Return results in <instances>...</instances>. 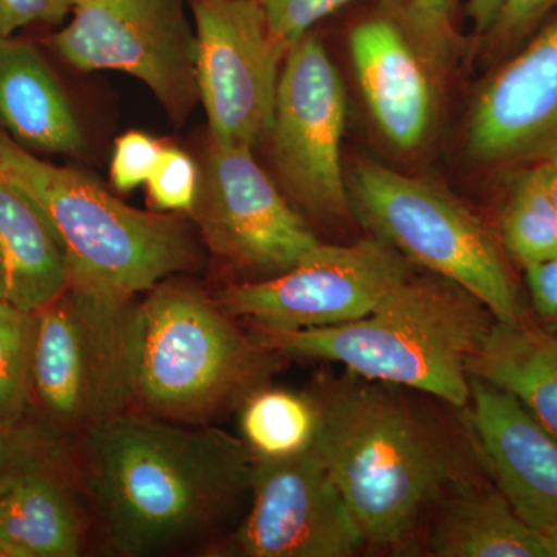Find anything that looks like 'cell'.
<instances>
[{
  "label": "cell",
  "instance_id": "e0dca14e",
  "mask_svg": "<svg viewBox=\"0 0 557 557\" xmlns=\"http://www.w3.org/2000/svg\"><path fill=\"white\" fill-rule=\"evenodd\" d=\"M0 131L21 148L79 156L86 138L60 81L40 51L0 38Z\"/></svg>",
  "mask_w": 557,
  "mask_h": 557
},
{
  "label": "cell",
  "instance_id": "44dd1931",
  "mask_svg": "<svg viewBox=\"0 0 557 557\" xmlns=\"http://www.w3.org/2000/svg\"><path fill=\"white\" fill-rule=\"evenodd\" d=\"M440 557H544L541 531L516 515L498 491H471L450 500L431 537Z\"/></svg>",
  "mask_w": 557,
  "mask_h": 557
},
{
  "label": "cell",
  "instance_id": "6da1fadb",
  "mask_svg": "<svg viewBox=\"0 0 557 557\" xmlns=\"http://www.w3.org/2000/svg\"><path fill=\"white\" fill-rule=\"evenodd\" d=\"M70 450L98 536L116 556H208L251 498L256 458L215 424L126 410Z\"/></svg>",
  "mask_w": 557,
  "mask_h": 557
},
{
  "label": "cell",
  "instance_id": "9a60e30c",
  "mask_svg": "<svg viewBox=\"0 0 557 557\" xmlns=\"http://www.w3.org/2000/svg\"><path fill=\"white\" fill-rule=\"evenodd\" d=\"M348 49L366 106L383 137L397 149L421 148L438 115L437 65L408 28L388 17L355 25Z\"/></svg>",
  "mask_w": 557,
  "mask_h": 557
},
{
  "label": "cell",
  "instance_id": "4dcf8cb0",
  "mask_svg": "<svg viewBox=\"0 0 557 557\" xmlns=\"http://www.w3.org/2000/svg\"><path fill=\"white\" fill-rule=\"evenodd\" d=\"M81 0H0V38L35 24H61Z\"/></svg>",
  "mask_w": 557,
  "mask_h": 557
},
{
  "label": "cell",
  "instance_id": "603a6c76",
  "mask_svg": "<svg viewBox=\"0 0 557 557\" xmlns=\"http://www.w3.org/2000/svg\"><path fill=\"white\" fill-rule=\"evenodd\" d=\"M500 240L505 252L525 269L556 258L557 209L539 164L523 168L512 182L502 212Z\"/></svg>",
  "mask_w": 557,
  "mask_h": 557
},
{
  "label": "cell",
  "instance_id": "d6a6232c",
  "mask_svg": "<svg viewBox=\"0 0 557 557\" xmlns=\"http://www.w3.org/2000/svg\"><path fill=\"white\" fill-rule=\"evenodd\" d=\"M504 0H469L468 11L472 22H474V30L479 36L487 35L493 28L498 13H500Z\"/></svg>",
  "mask_w": 557,
  "mask_h": 557
},
{
  "label": "cell",
  "instance_id": "4316f807",
  "mask_svg": "<svg viewBox=\"0 0 557 557\" xmlns=\"http://www.w3.org/2000/svg\"><path fill=\"white\" fill-rule=\"evenodd\" d=\"M265 17L274 40L285 50L309 35L319 21L357 0H252Z\"/></svg>",
  "mask_w": 557,
  "mask_h": 557
},
{
  "label": "cell",
  "instance_id": "7a4b0ae2",
  "mask_svg": "<svg viewBox=\"0 0 557 557\" xmlns=\"http://www.w3.org/2000/svg\"><path fill=\"white\" fill-rule=\"evenodd\" d=\"M313 448L346 500L366 545L395 547L460 478L456 449L434 421L388 384H338L318 397Z\"/></svg>",
  "mask_w": 557,
  "mask_h": 557
},
{
  "label": "cell",
  "instance_id": "e575fe53",
  "mask_svg": "<svg viewBox=\"0 0 557 557\" xmlns=\"http://www.w3.org/2000/svg\"><path fill=\"white\" fill-rule=\"evenodd\" d=\"M541 547L544 557H557V530L541 531Z\"/></svg>",
  "mask_w": 557,
  "mask_h": 557
},
{
  "label": "cell",
  "instance_id": "7c38bea8",
  "mask_svg": "<svg viewBox=\"0 0 557 557\" xmlns=\"http://www.w3.org/2000/svg\"><path fill=\"white\" fill-rule=\"evenodd\" d=\"M199 101L211 141L255 149L269 138L285 50L252 0H189Z\"/></svg>",
  "mask_w": 557,
  "mask_h": 557
},
{
  "label": "cell",
  "instance_id": "8992f818",
  "mask_svg": "<svg viewBox=\"0 0 557 557\" xmlns=\"http://www.w3.org/2000/svg\"><path fill=\"white\" fill-rule=\"evenodd\" d=\"M351 211L413 265L456 282L497 321L522 319L504 247L448 190L361 159L347 177Z\"/></svg>",
  "mask_w": 557,
  "mask_h": 557
},
{
  "label": "cell",
  "instance_id": "f546056e",
  "mask_svg": "<svg viewBox=\"0 0 557 557\" xmlns=\"http://www.w3.org/2000/svg\"><path fill=\"white\" fill-rule=\"evenodd\" d=\"M164 146L145 132H127L116 138L110 160V180L120 193L146 185L159 164Z\"/></svg>",
  "mask_w": 557,
  "mask_h": 557
},
{
  "label": "cell",
  "instance_id": "ac0fdd59",
  "mask_svg": "<svg viewBox=\"0 0 557 557\" xmlns=\"http://www.w3.org/2000/svg\"><path fill=\"white\" fill-rule=\"evenodd\" d=\"M72 456L28 469L0 491V537L27 557H76L86 516Z\"/></svg>",
  "mask_w": 557,
  "mask_h": 557
},
{
  "label": "cell",
  "instance_id": "8fae6325",
  "mask_svg": "<svg viewBox=\"0 0 557 557\" xmlns=\"http://www.w3.org/2000/svg\"><path fill=\"white\" fill-rule=\"evenodd\" d=\"M190 218L215 258L258 278L284 273L321 244L244 146L211 141Z\"/></svg>",
  "mask_w": 557,
  "mask_h": 557
},
{
  "label": "cell",
  "instance_id": "52a82bcc",
  "mask_svg": "<svg viewBox=\"0 0 557 557\" xmlns=\"http://www.w3.org/2000/svg\"><path fill=\"white\" fill-rule=\"evenodd\" d=\"M129 298L70 278L33 313L30 417L72 446L84 432L131 410L126 366Z\"/></svg>",
  "mask_w": 557,
  "mask_h": 557
},
{
  "label": "cell",
  "instance_id": "836d02e7",
  "mask_svg": "<svg viewBox=\"0 0 557 557\" xmlns=\"http://www.w3.org/2000/svg\"><path fill=\"white\" fill-rule=\"evenodd\" d=\"M537 164L539 168H541L542 178H544L545 188L548 190L549 199H552L557 209V156Z\"/></svg>",
  "mask_w": 557,
  "mask_h": 557
},
{
  "label": "cell",
  "instance_id": "484cf974",
  "mask_svg": "<svg viewBox=\"0 0 557 557\" xmlns=\"http://www.w3.org/2000/svg\"><path fill=\"white\" fill-rule=\"evenodd\" d=\"M72 456L70 446L51 437L32 420L0 428V491L28 469Z\"/></svg>",
  "mask_w": 557,
  "mask_h": 557
},
{
  "label": "cell",
  "instance_id": "5b68a950",
  "mask_svg": "<svg viewBox=\"0 0 557 557\" xmlns=\"http://www.w3.org/2000/svg\"><path fill=\"white\" fill-rule=\"evenodd\" d=\"M0 172L38 205L64 249L70 278L135 299L200 265L182 214L129 207L97 180L39 159L2 131Z\"/></svg>",
  "mask_w": 557,
  "mask_h": 557
},
{
  "label": "cell",
  "instance_id": "4fadbf2b",
  "mask_svg": "<svg viewBox=\"0 0 557 557\" xmlns=\"http://www.w3.org/2000/svg\"><path fill=\"white\" fill-rule=\"evenodd\" d=\"M366 547L317 449L256 460L251 505L208 556L350 557Z\"/></svg>",
  "mask_w": 557,
  "mask_h": 557
},
{
  "label": "cell",
  "instance_id": "d6986e66",
  "mask_svg": "<svg viewBox=\"0 0 557 557\" xmlns=\"http://www.w3.org/2000/svg\"><path fill=\"white\" fill-rule=\"evenodd\" d=\"M69 281L64 249L38 205L0 172V302L33 314Z\"/></svg>",
  "mask_w": 557,
  "mask_h": 557
},
{
  "label": "cell",
  "instance_id": "277c9868",
  "mask_svg": "<svg viewBox=\"0 0 557 557\" xmlns=\"http://www.w3.org/2000/svg\"><path fill=\"white\" fill-rule=\"evenodd\" d=\"M171 278L132 300L127 311L131 410L214 424L263 386L278 355L214 296Z\"/></svg>",
  "mask_w": 557,
  "mask_h": 557
},
{
  "label": "cell",
  "instance_id": "ffe728a7",
  "mask_svg": "<svg viewBox=\"0 0 557 557\" xmlns=\"http://www.w3.org/2000/svg\"><path fill=\"white\" fill-rule=\"evenodd\" d=\"M469 373L515 395L557 438V330L494 319Z\"/></svg>",
  "mask_w": 557,
  "mask_h": 557
},
{
  "label": "cell",
  "instance_id": "2e32d148",
  "mask_svg": "<svg viewBox=\"0 0 557 557\" xmlns=\"http://www.w3.org/2000/svg\"><path fill=\"white\" fill-rule=\"evenodd\" d=\"M471 423L498 491L523 522L557 530V438L507 391L471 376Z\"/></svg>",
  "mask_w": 557,
  "mask_h": 557
},
{
  "label": "cell",
  "instance_id": "7402d4cb",
  "mask_svg": "<svg viewBox=\"0 0 557 557\" xmlns=\"http://www.w3.org/2000/svg\"><path fill=\"white\" fill-rule=\"evenodd\" d=\"M242 440L256 460H278L306 453L318 437L321 410L317 397L260 386L242 401Z\"/></svg>",
  "mask_w": 557,
  "mask_h": 557
},
{
  "label": "cell",
  "instance_id": "5bb4252c",
  "mask_svg": "<svg viewBox=\"0 0 557 557\" xmlns=\"http://www.w3.org/2000/svg\"><path fill=\"white\" fill-rule=\"evenodd\" d=\"M467 150L493 168L533 166L557 156V17L480 87Z\"/></svg>",
  "mask_w": 557,
  "mask_h": 557
},
{
  "label": "cell",
  "instance_id": "1f68e13d",
  "mask_svg": "<svg viewBox=\"0 0 557 557\" xmlns=\"http://www.w3.org/2000/svg\"><path fill=\"white\" fill-rule=\"evenodd\" d=\"M525 270L534 310L545 324L557 330V256Z\"/></svg>",
  "mask_w": 557,
  "mask_h": 557
},
{
  "label": "cell",
  "instance_id": "3957f363",
  "mask_svg": "<svg viewBox=\"0 0 557 557\" xmlns=\"http://www.w3.org/2000/svg\"><path fill=\"white\" fill-rule=\"evenodd\" d=\"M487 314L491 311L456 282L416 271L358 321L249 330L278 357L338 362L362 380L416 388L463 408L471 397L469 362L494 322Z\"/></svg>",
  "mask_w": 557,
  "mask_h": 557
},
{
  "label": "cell",
  "instance_id": "d4e9b609",
  "mask_svg": "<svg viewBox=\"0 0 557 557\" xmlns=\"http://www.w3.org/2000/svg\"><path fill=\"white\" fill-rule=\"evenodd\" d=\"M201 175L196 161L177 148L164 146L146 189L153 211L190 215L199 199Z\"/></svg>",
  "mask_w": 557,
  "mask_h": 557
},
{
  "label": "cell",
  "instance_id": "f1b7e54d",
  "mask_svg": "<svg viewBox=\"0 0 557 557\" xmlns=\"http://www.w3.org/2000/svg\"><path fill=\"white\" fill-rule=\"evenodd\" d=\"M557 11V0H504L493 28L487 32L486 53L502 58L534 35Z\"/></svg>",
  "mask_w": 557,
  "mask_h": 557
},
{
  "label": "cell",
  "instance_id": "83f0119b",
  "mask_svg": "<svg viewBox=\"0 0 557 557\" xmlns=\"http://www.w3.org/2000/svg\"><path fill=\"white\" fill-rule=\"evenodd\" d=\"M454 9L456 0L406 2L408 30L440 70L445 67L457 44Z\"/></svg>",
  "mask_w": 557,
  "mask_h": 557
},
{
  "label": "cell",
  "instance_id": "cb8c5ba5",
  "mask_svg": "<svg viewBox=\"0 0 557 557\" xmlns=\"http://www.w3.org/2000/svg\"><path fill=\"white\" fill-rule=\"evenodd\" d=\"M33 314L0 302V428L30 416Z\"/></svg>",
  "mask_w": 557,
  "mask_h": 557
},
{
  "label": "cell",
  "instance_id": "d590c367",
  "mask_svg": "<svg viewBox=\"0 0 557 557\" xmlns=\"http://www.w3.org/2000/svg\"><path fill=\"white\" fill-rule=\"evenodd\" d=\"M0 557H27L16 545L10 544L5 539L0 537Z\"/></svg>",
  "mask_w": 557,
  "mask_h": 557
},
{
  "label": "cell",
  "instance_id": "30bf717a",
  "mask_svg": "<svg viewBox=\"0 0 557 557\" xmlns=\"http://www.w3.org/2000/svg\"><path fill=\"white\" fill-rule=\"evenodd\" d=\"M343 79L324 44L309 35L285 54L269 134L278 185L313 219L351 214L341 145L346 131Z\"/></svg>",
  "mask_w": 557,
  "mask_h": 557
},
{
  "label": "cell",
  "instance_id": "9c48e42d",
  "mask_svg": "<svg viewBox=\"0 0 557 557\" xmlns=\"http://www.w3.org/2000/svg\"><path fill=\"white\" fill-rule=\"evenodd\" d=\"M413 273L416 265L380 237L350 245L321 242L284 273L234 282L214 298L247 325L332 327L368 317Z\"/></svg>",
  "mask_w": 557,
  "mask_h": 557
},
{
  "label": "cell",
  "instance_id": "ba28073f",
  "mask_svg": "<svg viewBox=\"0 0 557 557\" xmlns=\"http://www.w3.org/2000/svg\"><path fill=\"white\" fill-rule=\"evenodd\" d=\"M50 46L81 72L141 81L177 123L199 101L188 0H81Z\"/></svg>",
  "mask_w": 557,
  "mask_h": 557
}]
</instances>
